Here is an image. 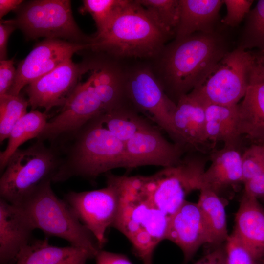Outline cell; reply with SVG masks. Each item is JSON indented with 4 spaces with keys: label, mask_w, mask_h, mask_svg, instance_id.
<instances>
[{
    "label": "cell",
    "mask_w": 264,
    "mask_h": 264,
    "mask_svg": "<svg viewBox=\"0 0 264 264\" xmlns=\"http://www.w3.org/2000/svg\"><path fill=\"white\" fill-rule=\"evenodd\" d=\"M228 51L221 34L197 32L166 44L150 66L176 104L182 96L202 84Z\"/></svg>",
    "instance_id": "6da1fadb"
},
{
    "label": "cell",
    "mask_w": 264,
    "mask_h": 264,
    "mask_svg": "<svg viewBox=\"0 0 264 264\" xmlns=\"http://www.w3.org/2000/svg\"><path fill=\"white\" fill-rule=\"evenodd\" d=\"M106 174L107 182L114 185L119 195V209L112 227L130 241L144 264H152L155 248L166 238L170 217L146 193L144 176Z\"/></svg>",
    "instance_id": "7a4b0ae2"
},
{
    "label": "cell",
    "mask_w": 264,
    "mask_h": 264,
    "mask_svg": "<svg viewBox=\"0 0 264 264\" xmlns=\"http://www.w3.org/2000/svg\"><path fill=\"white\" fill-rule=\"evenodd\" d=\"M172 37L136 0H129L105 30L92 37L90 49L117 61L152 60Z\"/></svg>",
    "instance_id": "3957f363"
},
{
    "label": "cell",
    "mask_w": 264,
    "mask_h": 264,
    "mask_svg": "<svg viewBox=\"0 0 264 264\" xmlns=\"http://www.w3.org/2000/svg\"><path fill=\"white\" fill-rule=\"evenodd\" d=\"M99 115L63 141L69 144L60 147L65 149L61 148L64 155L52 181L74 176L93 180L113 169L125 168V143L104 127Z\"/></svg>",
    "instance_id": "277c9868"
},
{
    "label": "cell",
    "mask_w": 264,
    "mask_h": 264,
    "mask_svg": "<svg viewBox=\"0 0 264 264\" xmlns=\"http://www.w3.org/2000/svg\"><path fill=\"white\" fill-rule=\"evenodd\" d=\"M51 179L39 185L19 205L35 229L45 235L67 241L70 245L86 249L95 257L101 250L90 231L51 186Z\"/></svg>",
    "instance_id": "5b68a950"
},
{
    "label": "cell",
    "mask_w": 264,
    "mask_h": 264,
    "mask_svg": "<svg viewBox=\"0 0 264 264\" xmlns=\"http://www.w3.org/2000/svg\"><path fill=\"white\" fill-rule=\"evenodd\" d=\"M60 161L58 147L48 146L42 141L18 149L9 158L1 176L0 198L19 205L42 182L52 180Z\"/></svg>",
    "instance_id": "8992f818"
},
{
    "label": "cell",
    "mask_w": 264,
    "mask_h": 264,
    "mask_svg": "<svg viewBox=\"0 0 264 264\" xmlns=\"http://www.w3.org/2000/svg\"><path fill=\"white\" fill-rule=\"evenodd\" d=\"M16 13L15 18L7 21L29 39L44 37L84 44L92 42L74 21L70 0H32L22 4Z\"/></svg>",
    "instance_id": "52a82bcc"
},
{
    "label": "cell",
    "mask_w": 264,
    "mask_h": 264,
    "mask_svg": "<svg viewBox=\"0 0 264 264\" xmlns=\"http://www.w3.org/2000/svg\"><path fill=\"white\" fill-rule=\"evenodd\" d=\"M124 89L129 105L150 118L178 143L173 124L176 104L167 95L150 65L124 68Z\"/></svg>",
    "instance_id": "ba28073f"
},
{
    "label": "cell",
    "mask_w": 264,
    "mask_h": 264,
    "mask_svg": "<svg viewBox=\"0 0 264 264\" xmlns=\"http://www.w3.org/2000/svg\"><path fill=\"white\" fill-rule=\"evenodd\" d=\"M254 66L252 51L238 46L228 51L202 84L191 92L204 104L237 105L245 94Z\"/></svg>",
    "instance_id": "9c48e42d"
},
{
    "label": "cell",
    "mask_w": 264,
    "mask_h": 264,
    "mask_svg": "<svg viewBox=\"0 0 264 264\" xmlns=\"http://www.w3.org/2000/svg\"><path fill=\"white\" fill-rule=\"evenodd\" d=\"M204 162L189 157L150 176H144V189L155 205L170 217L191 192L200 190Z\"/></svg>",
    "instance_id": "30bf717a"
},
{
    "label": "cell",
    "mask_w": 264,
    "mask_h": 264,
    "mask_svg": "<svg viewBox=\"0 0 264 264\" xmlns=\"http://www.w3.org/2000/svg\"><path fill=\"white\" fill-rule=\"evenodd\" d=\"M64 200L102 249L106 231L112 227L119 209V195L115 187L107 182L106 187L99 189L71 191L65 195Z\"/></svg>",
    "instance_id": "8fae6325"
},
{
    "label": "cell",
    "mask_w": 264,
    "mask_h": 264,
    "mask_svg": "<svg viewBox=\"0 0 264 264\" xmlns=\"http://www.w3.org/2000/svg\"><path fill=\"white\" fill-rule=\"evenodd\" d=\"M103 112L90 75L85 82L78 84L60 111L47 121L37 138L55 143L61 138L75 133L89 120Z\"/></svg>",
    "instance_id": "7c38bea8"
},
{
    "label": "cell",
    "mask_w": 264,
    "mask_h": 264,
    "mask_svg": "<svg viewBox=\"0 0 264 264\" xmlns=\"http://www.w3.org/2000/svg\"><path fill=\"white\" fill-rule=\"evenodd\" d=\"M93 64V59L76 64L71 58L26 86L25 91L32 110L42 107L46 113L54 107L63 106Z\"/></svg>",
    "instance_id": "4fadbf2b"
},
{
    "label": "cell",
    "mask_w": 264,
    "mask_h": 264,
    "mask_svg": "<svg viewBox=\"0 0 264 264\" xmlns=\"http://www.w3.org/2000/svg\"><path fill=\"white\" fill-rule=\"evenodd\" d=\"M91 44L46 38L38 43L18 64L14 83L7 94L18 95L31 82L48 73L76 53L88 50Z\"/></svg>",
    "instance_id": "5bb4252c"
},
{
    "label": "cell",
    "mask_w": 264,
    "mask_h": 264,
    "mask_svg": "<svg viewBox=\"0 0 264 264\" xmlns=\"http://www.w3.org/2000/svg\"><path fill=\"white\" fill-rule=\"evenodd\" d=\"M186 150L168 141L149 122L125 143V169L154 165L164 168L179 163Z\"/></svg>",
    "instance_id": "9a60e30c"
},
{
    "label": "cell",
    "mask_w": 264,
    "mask_h": 264,
    "mask_svg": "<svg viewBox=\"0 0 264 264\" xmlns=\"http://www.w3.org/2000/svg\"><path fill=\"white\" fill-rule=\"evenodd\" d=\"M165 239L180 248L185 262L191 260L202 245L209 244L207 230L197 202L186 200L170 217Z\"/></svg>",
    "instance_id": "2e32d148"
},
{
    "label": "cell",
    "mask_w": 264,
    "mask_h": 264,
    "mask_svg": "<svg viewBox=\"0 0 264 264\" xmlns=\"http://www.w3.org/2000/svg\"><path fill=\"white\" fill-rule=\"evenodd\" d=\"M35 229L21 207L0 198V264H15Z\"/></svg>",
    "instance_id": "e0dca14e"
},
{
    "label": "cell",
    "mask_w": 264,
    "mask_h": 264,
    "mask_svg": "<svg viewBox=\"0 0 264 264\" xmlns=\"http://www.w3.org/2000/svg\"><path fill=\"white\" fill-rule=\"evenodd\" d=\"M173 124L178 143L186 150H199L208 142L205 133L204 103L192 92L177 101Z\"/></svg>",
    "instance_id": "ac0fdd59"
},
{
    "label": "cell",
    "mask_w": 264,
    "mask_h": 264,
    "mask_svg": "<svg viewBox=\"0 0 264 264\" xmlns=\"http://www.w3.org/2000/svg\"><path fill=\"white\" fill-rule=\"evenodd\" d=\"M100 54L93 58L90 75L104 112H108L127 104L124 89V68L117 60Z\"/></svg>",
    "instance_id": "d6986e66"
},
{
    "label": "cell",
    "mask_w": 264,
    "mask_h": 264,
    "mask_svg": "<svg viewBox=\"0 0 264 264\" xmlns=\"http://www.w3.org/2000/svg\"><path fill=\"white\" fill-rule=\"evenodd\" d=\"M233 233L257 262L264 257V209L257 198L243 193Z\"/></svg>",
    "instance_id": "ffe728a7"
},
{
    "label": "cell",
    "mask_w": 264,
    "mask_h": 264,
    "mask_svg": "<svg viewBox=\"0 0 264 264\" xmlns=\"http://www.w3.org/2000/svg\"><path fill=\"white\" fill-rule=\"evenodd\" d=\"M241 135L257 144H264V78L255 66L242 102L238 104Z\"/></svg>",
    "instance_id": "44dd1931"
},
{
    "label": "cell",
    "mask_w": 264,
    "mask_h": 264,
    "mask_svg": "<svg viewBox=\"0 0 264 264\" xmlns=\"http://www.w3.org/2000/svg\"><path fill=\"white\" fill-rule=\"evenodd\" d=\"M210 160V166L201 176V188L219 194L224 188L242 183V154L239 147L224 146L211 154Z\"/></svg>",
    "instance_id": "7402d4cb"
},
{
    "label": "cell",
    "mask_w": 264,
    "mask_h": 264,
    "mask_svg": "<svg viewBox=\"0 0 264 264\" xmlns=\"http://www.w3.org/2000/svg\"><path fill=\"white\" fill-rule=\"evenodd\" d=\"M180 18L175 39L195 33L215 32L223 0H179Z\"/></svg>",
    "instance_id": "603a6c76"
},
{
    "label": "cell",
    "mask_w": 264,
    "mask_h": 264,
    "mask_svg": "<svg viewBox=\"0 0 264 264\" xmlns=\"http://www.w3.org/2000/svg\"><path fill=\"white\" fill-rule=\"evenodd\" d=\"M95 258L89 251L74 246L58 247L47 240L31 242L20 253L15 264H86Z\"/></svg>",
    "instance_id": "cb8c5ba5"
},
{
    "label": "cell",
    "mask_w": 264,
    "mask_h": 264,
    "mask_svg": "<svg viewBox=\"0 0 264 264\" xmlns=\"http://www.w3.org/2000/svg\"><path fill=\"white\" fill-rule=\"evenodd\" d=\"M205 133L208 141L223 142L224 146L239 147L242 136L238 104H204Z\"/></svg>",
    "instance_id": "d4e9b609"
},
{
    "label": "cell",
    "mask_w": 264,
    "mask_h": 264,
    "mask_svg": "<svg viewBox=\"0 0 264 264\" xmlns=\"http://www.w3.org/2000/svg\"><path fill=\"white\" fill-rule=\"evenodd\" d=\"M199 191L197 203L207 230L209 244L220 246L229 235L225 205L217 193L206 188H202Z\"/></svg>",
    "instance_id": "484cf974"
},
{
    "label": "cell",
    "mask_w": 264,
    "mask_h": 264,
    "mask_svg": "<svg viewBox=\"0 0 264 264\" xmlns=\"http://www.w3.org/2000/svg\"><path fill=\"white\" fill-rule=\"evenodd\" d=\"M46 113L32 110L23 115L12 129L5 150L0 153V169L3 171L11 156L25 142L37 138L47 122Z\"/></svg>",
    "instance_id": "4316f807"
},
{
    "label": "cell",
    "mask_w": 264,
    "mask_h": 264,
    "mask_svg": "<svg viewBox=\"0 0 264 264\" xmlns=\"http://www.w3.org/2000/svg\"><path fill=\"white\" fill-rule=\"evenodd\" d=\"M99 118L104 127L124 143L149 123L145 117L128 104L102 113Z\"/></svg>",
    "instance_id": "83f0119b"
},
{
    "label": "cell",
    "mask_w": 264,
    "mask_h": 264,
    "mask_svg": "<svg viewBox=\"0 0 264 264\" xmlns=\"http://www.w3.org/2000/svg\"><path fill=\"white\" fill-rule=\"evenodd\" d=\"M166 33L175 37L180 18L179 0H136Z\"/></svg>",
    "instance_id": "f1b7e54d"
},
{
    "label": "cell",
    "mask_w": 264,
    "mask_h": 264,
    "mask_svg": "<svg viewBox=\"0 0 264 264\" xmlns=\"http://www.w3.org/2000/svg\"><path fill=\"white\" fill-rule=\"evenodd\" d=\"M239 47L264 52V0H259L246 16Z\"/></svg>",
    "instance_id": "f546056e"
},
{
    "label": "cell",
    "mask_w": 264,
    "mask_h": 264,
    "mask_svg": "<svg viewBox=\"0 0 264 264\" xmlns=\"http://www.w3.org/2000/svg\"><path fill=\"white\" fill-rule=\"evenodd\" d=\"M28 101L20 94L0 96V142L8 139L12 129L27 112Z\"/></svg>",
    "instance_id": "4dcf8cb0"
},
{
    "label": "cell",
    "mask_w": 264,
    "mask_h": 264,
    "mask_svg": "<svg viewBox=\"0 0 264 264\" xmlns=\"http://www.w3.org/2000/svg\"><path fill=\"white\" fill-rule=\"evenodd\" d=\"M129 0H84L79 9L81 14L89 13L95 22L96 34L108 27L116 14Z\"/></svg>",
    "instance_id": "1f68e13d"
},
{
    "label": "cell",
    "mask_w": 264,
    "mask_h": 264,
    "mask_svg": "<svg viewBox=\"0 0 264 264\" xmlns=\"http://www.w3.org/2000/svg\"><path fill=\"white\" fill-rule=\"evenodd\" d=\"M242 183L264 171V145L253 144L242 153Z\"/></svg>",
    "instance_id": "d6a6232c"
},
{
    "label": "cell",
    "mask_w": 264,
    "mask_h": 264,
    "mask_svg": "<svg viewBox=\"0 0 264 264\" xmlns=\"http://www.w3.org/2000/svg\"><path fill=\"white\" fill-rule=\"evenodd\" d=\"M228 264H257L249 252L232 233L225 242Z\"/></svg>",
    "instance_id": "836d02e7"
},
{
    "label": "cell",
    "mask_w": 264,
    "mask_h": 264,
    "mask_svg": "<svg viewBox=\"0 0 264 264\" xmlns=\"http://www.w3.org/2000/svg\"><path fill=\"white\" fill-rule=\"evenodd\" d=\"M252 0H223L227 13L221 22L230 27L238 25L250 11Z\"/></svg>",
    "instance_id": "e575fe53"
},
{
    "label": "cell",
    "mask_w": 264,
    "mask_h": 264,
    "mask_svg": "<svg viewBox=\"0 0 264 264\" xmlns=\"http://www.w3.org/2000/svg\"><path fill=\"white\" fill-rule=\"evenodd\" d=\"M13 58L0 61V96L7 94L16 74Z\"/></svg>",
    "instance_id": "d590c367"
},
{
    "label": "cell",
    "mask_w": 264,
    "mask_h": 264,
    "mask_svg": "<svg viewBox=\"0 0 264 264\" xmlns=\"http://www.w3.org/2000/svg\"><path fill=\"white\" fill-rule=\"evenodd\" d=\"M244 193L257 199L264 198V171L244 183Z\"/></svg>",
    "instance_id": "8d00e7d4"
},
{
    "label": "cell",
    "mask_w": 264,
    "mask_h": 264,
    "mask_svg": "<svg viewBox=\"0 0 264 264\" xmlns=\"http://www.w3.org/2000/svg\"><path fill=\"white\" fill-rule=\"evenodd\" d=\"M96 264H132L125 255L100 250L95 258Z\"/></svg>",
    "instance_id": "74e56055"
},
{
    "label": "cell",
    "mask_w": 264,
    "mask_h": 264,
    "mask_svg": "<svg viewBox=\"0 0 264 264\" xmlns=\"http://www.w3.org/2000/svg\"><path fill=\"white\" fill-rule=\"evenodd\" d=\"M195 264H228L225 245L216 247L204 255Z\"/></svg>",
    "instance_id": "f35d334b"
},
{
    "label": "cell",
    "mask_w": 264,
    "mask_h": 264,
    "mask_svg": "<svg viewBox=\"0 0 264 264\" xmlns=\"http://www.w3.org/2000/svg\"><path fill=\"white\" fill-rule=\"evenodd\" d=\"M16 27L7 20H1L0 23V59L6 60L7 46L9 37Z\"/></svg>",
    "instance_id": "ab89813d"
},
{
    "label": "cell",
    "mask_w": 264,
    "mask_h": 264,
    "mask_svg": "<svg viewBox=\"0 0 264 264\" xmlns=\"http://www.w3.org/2000/svg\"><path fill=\"white\" fill-rule=\"evenodd\" d=\"M23 2L22 0H0V19L10 11L17 10Z\"/></svg>",
    "instance_id": "60d3db41"
},
{
    "label": "cell",
    "mask_w": 264,
    "mask_h": 264,
    "mask_svg": "<svg viewBox=\"0 0 264 264\" xmlns=\"http://www.w3.org/2000/svg\"><path fill=\"white\" fill-rule=\"evenodd\" d=\"M254 58L255 66L259 73L264 78V52L252 51Z\"/></svg>",
    "instance_id": "b9f144b4"
},
{
    "label": "cell",
    "mask_w": 264,
    "mask_h": 264,
    "mask_svg": "<svg viewBox=\"0 0 264 264\" xmlns=\"http://www.w3.org/2000/svg\"><path fill=\"white\" fill-rule=\"evenodd\" d=\"M258 262H260V264H264V257Z\"/></svg>",
    "instance_id": "7bdbcfd3"
},
{
    "label": "cell",
    "mask_w": 264,
    "mask_h": 264,
    "mask_svg": "<svg viewBox=\"0 0 264 264\" xmlns=\"http://www.w3.org/2000/svg\"><path fill=\"white\" fill-rule=\"evenodd\" d=\"M263 145H264V144H263Z\"/></svg>",
    "instance_id": "ee69618b"
}]
</instances>
